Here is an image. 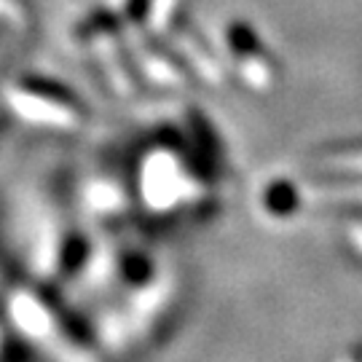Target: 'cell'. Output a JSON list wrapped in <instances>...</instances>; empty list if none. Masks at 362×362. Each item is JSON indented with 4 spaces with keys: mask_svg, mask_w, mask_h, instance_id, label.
I'll return each instance as SVG.
<instances>
[]
</instances>
